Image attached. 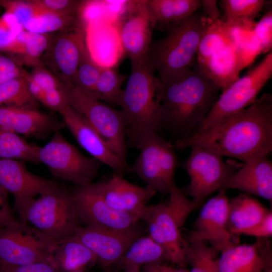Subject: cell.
Wrapping results in <instances>:
<instances>
[{"instance_id": "6da1fadb", "label": "cell", "mask_w": 272, "mask_h": 272, "mask_svg": "<svg viewBox=\"0 0 272 272\" xmlns=\"http://www.w3.org/2000/svg\"><path fill=\"white\" fill-rule=\"evenodd\" d=\"M193 146L243 163L267 156L272 151V95L264 93L245 109L174 145L178 150Z\"/></svg>"}, {"instance_id": "7a4b0ae2", "label": "cell", "mask_w": 272, "mask_h": 272, "mask_svg": "<svg viewBox=\"0 0 272 272\" xmlns=\"http://www.w3.org/2000/svg\"><path fill=\"white\" fill-rule=\"evenodd\" d=\"M161 121L175 141L196 133L217 101L220 89L196 59L191 69L161 82Z\"/></svg>"}, {"instance_id": "3957f363", "label": "cell", "mask_w": 272, "mask_h": 272, "mask_svg": "<svg viewBox=\"0 0 272 272\" xmlns=\"http://www.w3.org/2000/svg\"><path fill=\"white\" fill-rule=\"evenodd\" d=\"M131 70L117 105L126 123L128 143L142 133L162 127L161 100L163 84L155 75L148 55L131 60Z\"/></svg>"}, {"instance_id": "277c9868", "label": "cell", "mask_w": 272, "mask_h": 272, "mask_svg": "<svg viewBox=\"0 0 272 272\" xmlns=\"http://www.w3.org/2000/svg\"><path fill=\"white\" fill-rule=\"evenodd\" d=\"M212 22L203 13L195 12L168 25L165 35L152 42L148 57L161 82L191 69L200 40Z\"/></svg>"}, {"instance_id": "5b68a950", "label": "cell", "mask_w": 272, "mask_h": 272, "mask_svg": "<svg viewBox=\"0 0 272 272\" xmlns=\"http://www.w3.org/2000/svg\"><path fill=\"white\" fill-rule=\"evenodd\" d=\"M38 195L15 202L20 221L57 243L74 235L80 223L72 191L54 181Z\"/></svg>"}, {"instance_id": "8992f818", "label": "cell", "mask_w": 272, "mask_h": 272, "mask_svg": "<svg viewBox=\"0 0 272 272\" xmlns=\"http://www.w3.org/2000/svg\"><path fill=\"white\" fill-rule=\"evenodd\" d=\"M128 143L140 151L130 172L156 192L169 194L178 165L174 145L155 131L142 133Z\"/></svg>"}, {"instance_id": "52a82bcc", "label": "cell", "mask_w": 272, "mask_h": 272, "mask_svg": "<svg viewBox=\"0 0 272 272\" xmlns=\"http://www.w3.org/2000/svg\"><path fill=\"white\" fill-rule=\"evenodd\" d=\"M196 61L221 91L239 78L242 70L239 55L227 25L221 19L212 22L206 29Z\"/></svg>"}, {"instance_id": "ba28073f", "label": "cell", "mask_w": 272, "mask_h": 272, "mask_svg": "<svg viewBox=\"0 0 272 272\" xmlns=\"http://www.w3.org/2000/svg\"><path fill=\"white\" fill-rule=\"evenodd\" d=\"M68 95L71 107L85 119L120 159L126 161V123L122 111L75 86L68 88Z\"/></svg>"}, {"instance_id": "9c48e42d", "label": "cell", "mask_w": 272, "mask_h": 272, "mask_svg": "<svg viewBox=\"0 0 272 272\" xmlns=\"http://www.w3.org/2000/svg\"><path fill=\"white\" fill-rule=\"evenodd\" d=\"M38 159L54 177L76 186L92 183L102 165L95 159L82 154L65 138L60 130L55 131L50 140L40 147Z\"/></svg>"}, {"instance_id": "30bf717a", "label": "cell", "mask_w": 272, "mask_h": 272, "mask_svg": "<svg viewBox=\"0 0 272 272\" xmlns=\"http://www.w3.org/2000/svg\"><path fill=\"white\" fill-rule=\"evenodd\" d=\"M271 76V50L256 66L222 91L197 132L208 129L226 117L251 105Z\"/></svg>"}, {"instance_id": "8fae6325", "label": "cell", "mask_w": 272, "mask_h": 272, "mask_svg": "<svg viewBox=\"0 0 272 272\" xmlns=\"http://www.w3.org/2000/svg\"><path fill=\"white\" fill-rule=\"evenodd\" d=\"M190 148V154L184 163L190 182L183 192L201 205L205 198L222 189L243 164L231 160L225 162L221 155L199 146Z\"/></svg>"}, {"instance_id": "7c38bea8", "label": "cell", "mask_w": 272, "mask_h": 272, "mask_svg": "<svg viewBox=\"0 0 272 272\" xmlns=\"http://www.w3.org/2000/svg\"><path fill=\"white\" fill-rule=\"evenodd\" d=\"M57 243L32 227L21 222L0 230V265H19L53 260Z\"/></svg>"}, {"instance_id": "4fadbf2b", "label": "cell", "mask_w": 272, "mask_h": 272, "mask_svg": "<svg viewBox=\"0 0 272 272\" xmlns=\"http://www.w3.org/2000/svg\"><path fill=\"white\" fill-rule=\"evenodd\" d=\"M87 27L80 20L51 36L41 61L67 88L87 48Z\"/></svg>"}, {"instance_id": "5bb4252c", "label": "cell", "mask_w": 272, "mask_h": 272, "mask_svg": "<svg viewBox=\"0 0 272 272\" xmlns=\"http://www.w3.org/2000/svg\"><path fill=\"white\" fill-rule=\"evenodd\" d=\"M80 223L119 230H129L138 225V216L121 213L109 207L104 199L101 181L76 186L72 191Z\"/></svg>"}, {"instance_id": "9a60e30c", "label": "cell", "mask_w": 272, "mask_h": 272, "mask_svg": "<svg viewBox=\"0 0 272 272\" xmlns=\"http://www.w3.org/2000/svg\"><path fill=\"white\" fill-rule=\"evenodd\" d=\"M229 199L222 188L201 208L187 237L188 243L208 241L220 253L236 245L227 228Z\"/></svg>"}, {"instance_id": "2e32d148", "label": "cell", "mask_w": 272, "mask_h": 272, "mask_svg": "<svg viewBox=\"0 0 272 272\" xmlns=\"http://www.w3.org/2000/svg\"><path fill=\"white\" fill-rule=\"evenodd\" d=\"M140 220L147 224L149 236L163 249L165 259L180 266L187 264L188 242L184 239L178 225L168 210L166 202L147 205Z\"/></svg>"}, {"instance_id": "e0dca14e", "label": "cell", "mask_w": 272, "mask_h": 272, "mask_svg": "<svg viewBox=\"0 0 272 272\" xmlns=\"http://www.w3.org/2000/svg\"><path fill=\"white\" fill-rule=\"evenodd\" d=\"M125 6L118 30L122 48L131 61L148 55L154 26L146 1H128Z\"/></svg>"}, {"instance_id": "ac0fdd59", "label": "cell", "mask_w": 272, "mask_h": 272, "mask_svg": "<svg viewBox=\"0 0 272 272\" xmlns=\"http://www.w3.org/2000/svg\"><path fill=\"white\" fill-rule=\"evenodd\" d=\"M74 235L93 252L97 261L108 266L118 261L142 232L138 225L126 230L80 225Z\"/></svg>"}, {"instance_id": "d6986e66", "label": "cell", "mask_w": 272, "mask_h": 272, "mask_svg": "<svg viewBox=\"0 0 272 272\" xmlns=\"http://www.w3.org/2000/svg\"><path fill=\"white\" fill-rule=\"evenodd\" d=\"M59 113L65 126L91 157L108 166L115 174L122 176L124 173L130 172V166L126 161L120 159L71 106L62 110Z\"/></svg>"}, {"instance_id": "ffe728a7", "label": "cell", "mask_w": 272, "mask_h": 272, "mask_svg": "<svg viewBox=\"0 0 272 272\" xmlns=\"http://www.w3.org/2000/svg\"><path fill=\"white\" fill-rule=\"evenodd\" d=\"M65 127L63 121L37 109L0 106V129L44 139Z\"/></svg>"}, {"instance_id": "44dd1931", "label": "cell", "mask_w": 272, "mask_h": 272, "mask_svg": "<svg viewBox=\"0 0 272 272\" xmlns=\"http://www.w3.org/2000/svg\"><path fill=\"white\" fill-rule=\"evenodd\" d=\"M102 196L112 209L124 213L140 215L147 203L157 193L152 188L129 182L116 174L101 181Z\"/></svg>"}, {"instance_id": "7402d4cb", "label": "cell", "mask_w": 272, "mask_h": 272, "mask_svg": "<svg viewBox=\"0 0 272 272\" xmlns=\"http://www.w3.org/2000/svg\"><path fill=\"white\" fill-rule=\"evenodd\" d=\"M224 189H234L272 201V164L267 156L253 158L224 183Z\"/></svg>"}, {"instance_id": "603a6c76", "label": "cell", "mask_w": 272, "mask_h": 272, "mask_svg": "<svg viewBox=\"0 0 272 272\" xmlns=\"http://www.w3.org/2000/svg\"><path fill=\"white\" fill-rule=\"evenodd\" d=\"M25 162L0 159V186L13 195L15 202L35 197L54 182L30 172Z\"/></svg>"}, {"instance_id": "cb8c5ba5", "label": "cell", "mask_w": 272, "mask_h": 272, "mask_svg": "<svg viewBox=\"0 0 272 272\" xmlns=\"http://www.w3.org/2000/svg\"><path fill=\"white\" fill-rule=\"evenodd\" d=\"M271 210L247 193L229 199L227 228L234 236L262 219Z\"/></svg>"}, {"instance_id": "d4e9b609", "label": "cell", "mask_w": 272, "mask_h": 272, "mask_svg": "<svg viewBox=\"0 0 272 272\" xmlns=\"http://www.w3.org/2000/svg\"><path fill=\"white\" fill-rule=\"evenodd\" d=\"M261 238L250 244L235 245L221 252L219 272H263Z\"/></svg>"}, {"instance_id": "484cf974", "label": "cell", "mask_w": 272, "mask_h": 272, "mask_svg": "<svg viewBox=\"0 0 272 272\" xmlns=\"http://www.w3.org/2000/svg\"><path fill=\"white\" fill-rule=\"evenodd\" d=\"M52 258L62 272H85L97 261L93 252L75 235L57 243Z\"/></svg>"}, {"instance_id": "4316f807", "label": "cell", "mask_w": 272, "mask_h": 272, "mask_svg": "<svg viewBox=\"0 0 272 272\" xmlns=\"http://www.w3.org/2000/svg\"><path fill=\"white\" fill-rule=\"evenodd\" d=\"M51 36L24 30L3 52L10 54L8 56L19 66L25 64L32 67L40 62Z\"/></svg>"}, {"instance_id": "83f0119b", "label": "cell", "mask_w": 272, "mask_h": 272, "mask_svg": "<svg viewBox=\"0 0 272 272\" xmlns=\"http://www.w3.org/2000/svg\"><path fill=\"white\" fill-rule=\"evenodd\" d=\"M154 28L164 30L169 24L187 17L200 7L199 0H147Z\"/></svg>"}, {"instance_id": "f1b7e54d", "label": "cell", "mask_w": 272, "mask_h": 272, "mask_svg": "<svg viewBox=\"0 0 272 272\" xmlns=\"http://www.w3.org/2000/svg\"><path fill=\"white\" fill-rule=\"evenodd\" d=\"M165 259L163 248L149 236H140L129 246L116 263L128 270H139L141 265L160 263Z\"/></svg>"}, {"instance_id": "f546056e", "label": "cell", "mask_w": 272, "mask_h": 272, "mask_svg": "<svg viewBox=\"0 0 272 272\" xmlns=\"http://www.w3.org/2000/svg\"><path fill=\"white\" fill-rule=\"evenodd\" d=\"M268 2L264 0H222L220 6L224 14L221 19L229 25H244L255 23Z\"/></svg>"}, {"instance_id": "4dcf8cb0", "label": "cell", "mask_w": 272, "mask_h": 272, "mask_svg": "<svg viewBox=\"0 0 272 272\" xmlns=\"http://www.w3.org/2000/svg\"><path fill=\"white\" fill-rule=\"evenodd\" d=\"M39 148L19 135L0 129V159H17L38 164Z\"/></svg>"}, {"instance_id": "1f68e13d", "label": "cell", "mask_w": 272, "mask_h": 272, "mask_svg": "<svg viewBox=\"0 0 272 272\" xmlns=\"http://www.w3.org/2000/svg\"><path fill=\"white\" fill-rule=\"evenodd\" d=\"M38 103L29 90L24 72L0 85V106L37 109Z\"/></svg>"}, {"instance_id": "d6a6232c", "label": "cell", "mask_w": 272, "mask_h": 272, "mask_svg": "<svg viewBox=\"0 0 272 272\" xmlns=\"http://www.w3.org/2000/svg\"><path fill=\"white\" fill-rule=\"evenodd\" d=\"M126 79L114 67L102 66L93 96L111 106L117 105L121 86Z\"/></svg>"}, {"instance_id": "836d02e7", "label": "cell", "mask_w": 272, "mask_h": 272, "mask_svg": "<svg viewBox=\"0 0 272 272\" xmlns=\"http://www.w3.org/2000/svg\"><path fill=\"white\" fill-rule=\"evenodd\" d=\"M79 20L78 14H60L45 10L28 21L23 27L25 30L30 32L49 34L54 32H59Z\"/></svg>"}, {"instance_id": "e575fe53", "label": "cell", "mask_w": 272, "mask_h": 272, "mask_svg": "<svg viewBox=\"0 0 272 272\" xmlns=\"http://www.w3.org/2000/svg\"><path fill=\"white\" fill-rule=\"evenodd\" d=\"M220 252L205 242L188 243L186 250L187 263L191 265L189 272H219L218 254Z\"/></svg>"}, {"instance_id": "d590c367", "label": "cell", "mask_w": 272, "mask_h": 272, "mask_svg": "<svg viewBox=\"0 0 272 272\" xmlns=\"http://www.w3.org/2000/svg\"><path fill=\"white\" fill-rule=\"evenodd\" d=\"M29 89L34 98L42 103L46 94L54 90L67 88L40 61L29 73Z\"/></svg>"}, {"instance_id": "8d00e7d4", "label": "cell", "mask_w": 272, "mask_h": 272, "mask_svg": "<svg viewBox=\"0 0 272 272\" xmlns=\"http://www.w3.org/2000/svg\"><path fill=\"white\" fill-rule=\"evenodd\" d=\"M102 67L93 60L87 48L74 74L73 86L93 96Z\"/></svg>"}, {"instance_id": "74e56055", "label": "cell", "mask_w": 272, "mask_h": 272, "mask_svg": "<svg viewBox=\"0 0 272 272\" xmlns=\"http://www.w3.org/2000/svg\"><path fill=\"white\" fill-rule=\"evenodd\" d=\"M169 198L166 205L170 212L182 228L190 214L201 204L187 198L174 182L169 193Z\"/></svg>"}, {"instance_id": "f35d334b", "label": "cell", "mask_w": 272, "mask_h": 272, "mask_svg": "<svg viewBox=\"0 0 272 272\" xmlns=\"http://www.w3.org/2000/svg\"><path fill=\"white\" fill-rule=\"evenodd\" d=\"M0 6L5 13L12 15L22 26L45 10L35 0H0Z\"/></svg>"}, {"instance_id": "ab89813d", "label": "cell", "mask_w": 272, "mask_h": 272, "mask_svg": "<svg viewBox=\"0 0 272 272\" xmlns=\"http://www.w3.org/2000/svg\"><path fill=\"white\" fill-rule=\"evenodd\" d=\"M253 32L261 54L267 53L272 47V11H267L255 23Z\"/></svg>"}, {"instance_id": "60d3db41", "label": "cell", "mask_w": 272, "mask_h": 272, "mask_svg": "<svg viewBox=\"0 0 272 272\" xmlns=\"http://www.w3.org/2000/svg\"><path fill=\"white\" fill-rule=\"evenodd\" d=\"M24 30L12 15L4 13L0 17V51L3 52Z\"/></svg>"}, {"instance_id": "b9f144b4", "label": "cell", "mask_w": 272, "mask_h": 272, "mask_svg": "<svg viewBox=\"0 0 272 272\" xmlns=\"http://www.w3.org/2000/svg\"><path fill=\"white\" fill-rule=\"evenodd\" d=\"M0 272H62L53 260L19 265H0Z\"/></svg>"}, {"instance_id": "7bdbcfd3", "label": "cell", "mask_w": 272, "mask_h": 272, "mask_svg": "<svg viewBox=\"0 0 272 272\" xmlns=\"http://www.w3.org/2000/svg\"><path fill=\"white\" fill-rule=\"evenodd\" d=\"M47 11L64 14H78L81 1L35 0Z\"/></svg>"}, {"instance_id": "ee69618b", "label": "cell", "mask_w": 272, "mask_h": 272, "mask_svg": "<svg viewBox=\"0 0 272 272\" xmlns=\"http://www.w3.org/2000/svg\"><path fill=\"white\" fill-rule=\"evenodd\" d=\"M8 192L0 186V230L21 224L14 216L8 201Z\"/></svg>"}, {"instance_id": "f6af8a7d", "label": "cell", "mask_w": 272, "mask_h": 272, "mask_svg": "<svg viewBox=\"0 0 272 272\" xmlns=\"http://www.w3.org/2000/svg\"><path fill=\"white\" fill-rule=\"evenodd\" d=\"M267 239L272 236V212L270 211L262 219L240 234Z\"/></svg>"}, {"instance_id": "bcb514c9", "label": "cell", "mask_w": 272, "mask_h": 272, "mask_svg": "<svg viewBox=\"0 0 272 272\" xmlns=\"http://www.w3.org/2000/svg\"><path fill=\"white\" fill-rule=\"evenodd\" d=\"M261 250L263 260V272H272V249L269 240L261 239Z\"/></svg>"}, {"instance_id": "7dc6e473", "label": "cell", "mask_w": 272, "mask_h": 272, "mask_svg": "<svg viewBox=\"0 0 272 272\" xmlns=\"http://www.w3.org/2000/svg\"><path fill=\"white\" fill-rule=\"evenodd\" d=\"M200 6L202 7L203 14L213 22L219 19L220 11L218 8L216 0H201Z\"/></svg>"}, {"instance_id": "c3c4849f", "label": "cell", "mask_w": 272, "mask_h": 272, "mask_svg": "<svg viewBox=\"0 0 272 272\" xmlns=\"http://www.w3.org/2000/svg\"><path fill=\"white\" fill-rule=\"evenodd\" d=\"M12 58L0 53V72H11L20 69Z\"/></svg>"}, {"instance_id": "681fc988", "label": "cell", "mask_w": 272, "mask_h": 272, "mask_svg": "<svg viewBox=\"0 0 272 272\" xmlns=\"http://www.w3.org/2000/svg\"><path fill=\"white\" fill-rule=\"evenodd\" d=\"M145 266V271L147 272H189L186 270L177 269L160 263H154Z\"/></svg>"}, {"instance_id": "f907efd6", "label": "cell", "mask_w": 272, "mask_h": 272, "mask_svg": "<svg viewBox=\"0 0 272 272\" xmlns=\"http://www.w3.org/2000/svg\"><path fill=\"white\" fill-rule=\"evenodd\" d=\"M24 70L21 67L18 70L11 72H0V85L5 83L13 78L23 75Z\"/></svg>"}, {"instance_id": "816d5d0a", "label": "cell", "mask_w": 272, "mask_h": 272, "mask_svg": "<svg viewBox=\"0 0 272 272\" xmlns=\"http://www.w3.org/2000/svg\"><path fill=\"white\" fill-rule=\"evenodd\" d=\"M125 272H147V271H140L139 270H126Z\"/></svg>"}]
</instances>
